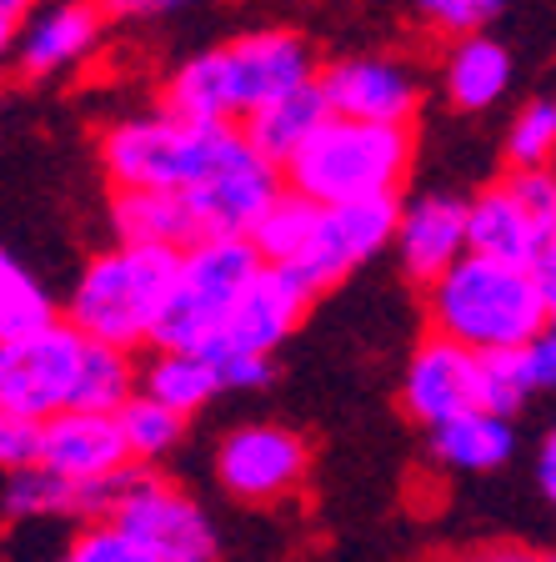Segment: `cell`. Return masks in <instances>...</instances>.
Segmentation results:
<instances>
[{"label":"cell","instance_id":"35","mask_svg":"<svg viewBox=\"0 0 556 562\" xmlns=\"http://www.w3.org/2000/svg\"><path fill=\"white\" fill-rule=\"evenodd\" d=\"M536 487H542V497L556 507V422L546 427L542 447H536Z\"/></svg>","mask_w":556,"mask_h":562},{"label":"cell","instance_id":"32","mask_svg":"<svg viewBox=\"0 0 556 562\" xmlns=\"http://www.w3.org/2000/svg\"><path fill=\"white\" fill-rule=\"evenodd\" d=\"M220 376H226V392H256V386H271L276 362L271 357H226Z\"/></svg>","mask_w":556,"mask_h":562},{"label":"cell","instance_id":"17","mask_svg":"<svg viewBox=\"0 0 556 562\" xmlns=\"http://www.w3.org/2000/svg\"><path fill=\"white\" fill-rule=\"evenodd\" d=\"M466 257H472V201L456 191H427L406 201L401 232H396V261L406 277L436 286Z\"/></svg>","mask_w":556,"mask_h":562},{"label":"cell","instance_id":"20","mask_svg":"<svg viewBox=\"0 0 556 562\" xmlns=\"http://www.w3.org/2000/svg\"><path fill=\"white\" fill-rule=\"evenodd\" d=\"M111 226L126 246H161V251H191L201 241L196 211L171 191H116L111 196Z\"/></svg>","mask_w":556,"mask_h":562},{"label":"cell","instance_id":"14","mask_svg":"<svg viewBox=\"0 0 556 562\" xmlns=\"http://www.w3.org/2000/svg\"><path fill=\"white\" fill-rule=\"evenodd\" d=\"M331 116L371 126H411L421 111V76L396 56H341L321 70Z\"/></svg>","mask_w":556,"mask_h":562},{"label":"cell","instance_id":"2","mask_svg":"<svg viewBox=\"0 0 556 562\" xmlns=\"http://www.w3.org/2000/svg\"><path fill=\"white\" fill-rule=\"evenodd\" d=\"M427 327L431 337H446L476 357L536 347L552 331L546 277L472 251L436 286H427Z\"/></svg>","mask_w":556,"mask_h":562},{"label":"cell","instance_id":"38","mask_svg":"<svg viewBox=\"0 0 556 562\" xmlns=\"http://www.w3.org/2000/svg\"><path fill=\"white\" fill-rule=\"evenodd\" d=\"M546 562H556V552H546Z\"/></svg>","mask_w":556,"mask_h":562},{"label":"cell","instance_id":"21","mask_svg":"<svg viewBox=\"0 0 556 562\" xmlns=\"http://www.w3.org/2000/svg\"><path fill=\"white\" fill-rule=\"evenodd\" d=\"M441 86L456 111H491L511 91V50L497 35H466L452 41L441 60Z\"/></svg>","mask_w":556,"mask_h":562},{"label":"cell","instance_id":"37","mask_svg":"<svg viewBox=\"0 0 556 562\" xmlns=\"http://www.w3.org/2000/svg\"><path fill=\"white\" fill-rule=\"evenodd\" d=\"M542 277H546V306H552V331H546V337L556 341V261L542 271Z\"/></svg>","mask_w":556,"mask_h":562},{"label":"cell","instance_id":"5","mask_svg":"<svg viewBox=\"0 0 556 562\" xmlns=\"http://www.w3.org/2000/svg\"><path fill=\"white\" fill-rule=\"evenodd\" d=\"M411 151H417L411 126H371V121L331 116L281 176H286V191L316 206H356V201L401 196Z\"/></svg>","mask_w":556,"mask_h":562},{"label":"cell","instance_id":"15","mask_svg":"<svg viewBox=\"0 0 556 562\" xmlns=\"http://www.w3.org/2000/svg\"><path fill=\"white\" fill-rule=\"evenodd\" d=\"M105 35L101 0H46L25 15V25L11 41L15 76L25 81H50L60 70H76L95 56Z\"/></svg>","mask_w":556,"mask_h":562},{"label":"cell","instance_id":"27","mask_svg":"<svg viewBox=\"0 0 556 562\" xmlns=\"http://www.w3.org/2000/svg\"><path fill=\"white\" fill-rule=\"evenodd\" d=\"M116 417H121V432H126V447H131V462H136V468L166 457L185 432L181 412L161 407V402H151V397H131Z\"/></svg>","mask_w":556,"mask_h":562},{"label":"cell","instance_id":"31","mask_svg":"<svg viewBox=\"0 0 556 562\" xmlns=\"http://www.w3.org/2000/svg\"><path fill=\"white\" fill-rule=\"evenodd\" d=\"M41 432H46V422L0 417V462H5V472H21L41 462Z\"/></svg>","mask_w":556,"mask_h":562},{"label":"cell","instance_id":"18","mask_svg":"<svg viewBox=\"0 0 556 562\" xmlns=\"http://www.w3.org/2000/svg\"><path fill=\"white\" fill-rule=\"evenodd\" d=\"M286 196V176L271 161H261L256 151H246L236 166L206 181L201 191H191V211H196L201 241L220 236V241H251L256 226L271 216V206Z\"/></svg>","mask_w":556,"mask_h":562},{"label":"cell","instance_id":"34","mask_svg":"<svg viewBox=\"0 0 556 562\" xmlns=\"http://www.w3.org/2000/svg\"><path fill=\"white\" fill-rule=\"evenodd\" d=\"M441 562H546V552L517 548V542H491V548H472V552H456V558H441Z\"/></svg>","mask_w":556,"mask_h":562},{"label":"cell","instance_id":"12","mask_svg":"<svg viewBox=\"0 0 556 562\" xmlns=\"http://www.w3.org/2000/svg\"><path fill=\"white\" fill-rule=\"evenodd\" d=\"M401 407L421 427H446L466 412H487V382H481V357L446 337L417 341L411 362L401 372Z\"/></svg>","mask_w":556,"mask_h":562},{"label":"cell","instance_id":"4","mask_svg":"<svg viewBox=\"0 0 556 562\" xmlns=\"http://www.w3.org/2000/svg\"><path fill=\"white\" fill-rule=\"evenodd\" d=\"M175 277H181V251L161 246H105L81 267L76 286L66 296V322L81 337L105 341L116 351H136L151 341L166 322Z\"/></svg>","mask_w":556,"mask_h":562},{"label":"cell","instance_id":"24","mask_svg":"<svg viewBox=\"0 0 556 562\" xmlns=\"http://www.w3.org/2000/svg\"><path fill=\"white\" fill-rule=\"evenodd\" d=\"M56 322H66V312H56V302H50V292L41 286V277L25 271L15 257L0 261V347L41 337V331H50Z\"/></svg>","mask_w":556,"mask_h":562},{"label":"cell","instance_id":"19","mask_svg":"<svg viewBox=\"0 0 556 562\" xmlns=\"http://www.w3.org/2000/svg\"><path fill=\"white\" fill-rule=\"evenodd\" d=\"M326 121H331V105H326L321 81H311V86H302V91H291V95H281V101L261 105V111L241 126V136L251 140V151L261 156V161H271L276 171H286V166L296 161V151H302Z\"/></svg>","mask_w":556,"mask_h":562},{"label":"cell","instance_id":"36","mask_svg":"<svg viewBox=\"0 0 556 562\" xmlns=\"http://www.w3.org/2000/svg\"><path fill=\"white\" fill-rule=\"evenodd\" d=\"M31 11H35V0H0V35H5V46L15 41V31L25 25Z\"/></svg>","mask_w":556,"mask_h":562},{"label":"cell","instance_id":"8","mask_svg":"<svg viewBox=\"0 0 556 562\" xmlns=\"http://www.w3.org/2000/svg\"><path fill=\"white\" fill-rule=\"evenodd\" d=\"M105 522L161 562H220V532L206 507L161 472H131Z\"/></svg>","mask_w":556,"mask_h":562},{"label":"cell","instance_id":"33","mask_svg":"<svg viewBox=\"0 0 556 562\" xmlns=\"http://www.w3.org/2000/svg\"><path fill=\"white\" fill-rule=\"evenodd\" d=\"M101 5L116 21H161V15H175L185 5H196V0H101Z\"/></svg>","mask_w":556,"mask_h":562},{"label":"cell","instance_id":"1","mask_svg":"<svg viewBox=\"0 0 556 562\" xmlns=\"http://www.w3.org/2000/svg\"><path fill=\"white\" fill-rule=\"evenodd\" d=\"M321 81L316 50L296 31H246L226 46H211L185 56L166 76L161 105L175 116L211 121V126H246L261 105Z\"/></svg>","mask_w":556,"mask_h":562},{"label":"cell","instance_id":"3","mask_svg":"<svg viewBox=\"0 0 556 562\" xmlns=\"http://www.w3.org/2000/svg\"><path fill=\"white\" fill-rule=\"evenodd\" d=\"M251 151L241 126H211L175 111H146L126 116L101 136V171L116 191H171L191 196L216 181L226 166Z\"/></svg>","mask_w":556,"mask_h":562},{"label":"cell","instance_id":"28","mask_svg":"<svg viewBox=\"0 0 556 562\" xmlns=\"http://www.w3.org/2000/svg\"><path fill=\"white\" fill-rule=\"evenodd\" d=\"M481 382H487V412H497V417H517V412L542 392L536 367H532V347L481 357Z\"/></svg>","mask_w":556,"mask_h":562},{"label":"cell","instance_id":"6","mask_svg":"<svg viewBox=\"0 0 556 562\" xmlns=\"http://www.w3.org/2000/svg\"><path fill=\"white\" fill-rule=\"evenodd\" d=\"M261 251L256 241H220L206 236L191 251H181V277H175L166 322L156 331V351H206L216 341L220 322L261 277Z\"/></svg>","mask_w":556,"mask_h":562},{"label":"cell","instance_id":"30","mask_svg":"<svg viewBox=\"0 0 556 562\" xmlns=\"http://www.w3.org/2000/svg\"><path fill=\"white\" fill-rule=\"evenodd\" d=\"M60 562H161L156 552L136 548L126 532H116L111 522H86L76 538L66 542Z\"/></svg>","mask_w":556,"mask_h":562},{"label":"cell","instance_id":"7","mask_svg":"<svg viewBox=\"0 0 556 562\" xmlns=\"http://www.w3.org/2000/svg\"><path fill=\"white\" fill-rule=\"evenodd\" d=\"M472 251L546 271L556 261V166L507 171L472 196Z\"/></svg>","mask_w":556,"mask_h":562},{"label":"cell","instance_id":"10","mask_svg":"<svg viewBox=\"0 0 556 562\" xmlns=\"http://www.w3.org/2000/svg\"><path fill=\"white\" fill-rule=\"evenodd\" d=\"M311 472V447L302 432H291L281 422H246L231 427L216 447V482L226 497L251 507L286 503L291 492Z\"/></svg>","mask_w":556,"mask_h":562},{"label":"cell","instance_id":"29","mask_svg":"<svg viewBox=\"0 0 556 562\" xmlns=\"http://www.w3.org/2000/svg\"><path fill=\"white\" fill-rule=\"evenodd\" d=\"M421 15V25L466 41V35H487V25L507 11V0H411Z\"/></svg>","mask_w":556,"mask_h":562},{"label":"cell","instance_id":"13","mask_svg":"<svg viewBox=\"0 0 556 562\" xmlns=\"http://www.w3.org/2000/svg\"><path fill=\"white\" fill-rule=\"evenodd\" d=\"M311 286L286 267H261V277L246 286V296L231 306V316L220 322L216 341L206 357L226 362V357H271L291 331L302 327V316L311 312Z\"/></svg>","mask_w":556,"mask_h":562},{"label":"cell","instance_id":"16","mask_svg":"<svg viewBox=\"0 0 556 562\" xmlns=\"http://www.w3.org/2000/svg\"><path fill=\"white\" fill-rule=\"evenodd\" d=\"M35 468L56 472L76 487H101V482H121L126 472H136V462H131L116 412H60L41 432Z\"/></svg>","mask_w":556,"mask_h":562},{"label":"cell","instance_id":"9","mask_svg":"<svg viewBox=\"0 0 556 562\" xmlns=\"http://www.w3.org/2000/svg\"><path fill=\"white\" fill-rule=\"evenodd\" d=\"M91 337L56 322L50 331L15 347H0V417H31L50 422L76 407V386L86 372Z\"/></svg>","mask_w":556,"mask_h":562},{"label":"cell","instance_id":"22","mask_svg":"<svg viewBox=\"0 0 556 562\" xmlns=\"http://www.w3.org/2000/svg\"><path fill=\"white\" fill-rule=\"evenodd\" d=\"M427 447L436 462H446L456 472H497L517 452V427H511V417H497V412H466L446 427H431Z\"/></svg>","mask_w":556,"mask_h":562},{"label":"cell","instance_id":"11","mask_svg":"<svg viewBox=\"0 0 556 562\" xmlns=\"http://www.w3.org/2000/svg\"><path fill=\"white\" fill-rule=\"evenodd\" d=\"M401 196H382V201H356V206H316V226L311 241H306L302 261H296V277L326 292L347 281L356 267H366L371 257H382L386 246H396L401 232Z\"/></svg>","mask_w":556,"mask_h":562},{"label":"cell","instance_id":"23","mask_svg":"<svg viewBox=\"0 0 556 562\" xmlns=\"http://www.w3.org/2000/svg\"><path fill=\"white\" fill-rule=\"evenodd\" d=\"M220 392H226V376H220V362L206 351H156L151 362L140 367V397L161 402L181 417L201 412Z\"/></svg>","mask_w":556,"mask_h":562},{"label":"cell","instance_id":"25","mask_svg":"<svg viewBox=\"0 0 556 562\" xmlns=\"http://www.w3.org/2000/svg\"><path fill=\"white\" fill-rule=\"evenodd\" d=\"M311 226H316V201L296 196V191H286V196L271 206V216L261 226H256V251H261V261L266 267H296L306 251V241H311Z\"/></svg>","mask_w":556,"mask_h":562},{"label":"cell","instance_id":"26","mask_svg":"<svg viewBox=\"0 0 556 562\" xmlns=\"http://www.w3.org/2000/svg\"><path fill=\"white\" fill-rule=\"evenodd\" d=\"M556 166V101L536 95L507 126V171H546Z\"/></svg>","mask_w":556,"mask_h":562}]
</instances>
